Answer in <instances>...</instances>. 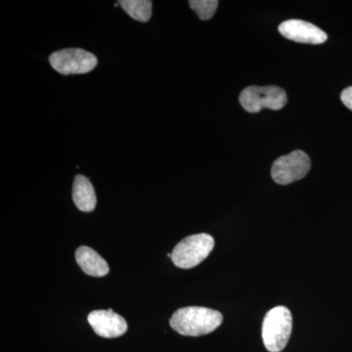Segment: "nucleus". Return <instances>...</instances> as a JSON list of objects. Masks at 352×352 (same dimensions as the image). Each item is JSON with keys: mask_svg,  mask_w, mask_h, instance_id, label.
Instances as JSON below:
<instances>
[{"mask_svg": "<svg viewBox=\"0 0 352 352\" xmlns=\"http://www.w3.org/2000/svg\"><path fill=\"white\" fill-rule=\"evenodd\" d=\"M73 201L82 212H90L96 207L97 198L94 185L85 176H76L73 185Z\"/></svg>", "mask_w": 352, "mask_h": 352, "instance_id": "obj_10", "label": "nucleus"}, {"mask_svg": "<svg viewBox=\"0 0 352 352\" xmlns=\"http://www.w3.org/2000/svg\"><path fill=\"white\" fill-rule=\"evenodd\" d=\"M278 31L289 41L307 44H322L328 39L327 34L317 25L302 20H287L278 28Z\"/></svg>", "mask_w": 352, "mask_h": 352, "instance_id": "obj_7", "label": "nucleus"}, {"mask_svg": "<svg viewBox=\"0 0 352 352\" xmlns=\"http://www.w3.org/2000/svg\"><path fill=\"white\" fill-rule=\"evenodd\" d=\"M51 67L61 75L87 74L98 64L92 53L80 48H68L52 53L50 57Z\"/></svg>", "mask_w": 352, "mask_h": 352, "instance_id": "obj_5", "label": "nucleus"}, {"mask_svg": "<svg viewBox=\"0 0 352 352\" xmlns=\"http://www.w3.org/2000/svg\"><path fill=\"white\" fill-rule=\"evenodd\" d=\"M189 6L201 20H210L214 15L219 6L217 0H191Z\"/></svg>", "mask_w": 352, "mask_h": 352, "instance_id": "obj_12", "label": "nucleus"}, {"mask_svg": "<svg viewBox=\"0 0 352 352\" xmlns=\"http://www.w3.org/2000/svg\"><path fill=\"white\" fill-rule=\"evenodd\" d=\"M311 168V162L307 153L296 150L288 155L280 157L272 164L271 176L280 185L302 179Z\"/></svg>", "mask_w": 352, "mask_h": 352, "instance_id": "obj_6", "label": "nucleus"}, {"mask_svg": "<svg viewBox=\"0 0 352 352\" xmlns=\"http://www.w3.org/2000/svg\"><path fill=\"white\" fill-rule=\"evenodd\" d=\"M340 100L352 111V87H347L340 94Z\"/></svg>", "mask_w": 352, "mask_h": 352, "instance_id": "obj_13", "label": "nucleus"}, {"mask_svg": "<svg viewBox=\"0 0 352 352\" xmlns=\"http://www.w3.org/2000/svg\"><path fill=\"white\" fill-rule=\"evenodd\" d=\"M87 320L97 335L107 339L119 338L127 331L126 319L112 309L94 310L88 315Z\"/></svg>", "mask_w": 352, "mask_h": 352, "instance_id": "obj_8", "label": "nucleus"}, {"mask_svg": "<svg viewBox=\"0 0 352 352\" xmlns=\"http://www.w3.org/2000/svg\"><path fill=\"white\" fill-rule=\"evenodd\" d=\"M223 316L210 308L190 307L176 310L170 318V327L182 336L200 337L219 327Z\"/></svg>", "mask_w": 352, "mask_h": 352, "instance_id": "obj_1", "label": "nucleus"}, {"mask_svg": "<svg viewBox=\"0 0 352 352\" xmlns=\"http://www.w3.org/2000/svg\"><path fill=\"white\" fill-rule=\"evenodd\" d=\"M119 4L138 22H148L151 18L153 2L150 0H122Z\"/></svg>", "mask_w": 352, "mask_h": 352, "instance_id": "obj_11", "label": "nucleus"}, {"mask_svg": "<svg viewBox=\"0 0 352 352\" xmlns=\"http://www.w3.org/2000/svg\"><path fill=\"white\" fill-rule=\"evenodd\" d=\"M239 101L242 107L249 113H258L263 109L281 110L285 107L288 98L283 88L270 85V87H245L241 92Z\"/></svg>", "mask_w": 352, "mask_h": 352, "instance_id": "obj_4", "label": "nucleus"}, {"mask_svg": "<svg viewBox=\"0 0 352 352\" xmlns=\"http://www.w3.org/2000/svg\"><path fill=\"white\" fill-rule=\"evenodd\" d=\"M214 247V238L208 234L189 236L175 245L171 254V261L177 267L190 270L205 261Z\"/></svg>", "mask_w": 352, "mask_h": 352, "instance_id": "obj_3", "label": "nucleus"}, {"mask_svg": "<svg viewBox=\"0 0 352 352\" xmlns=\"http://www.w3.org/2000/svg\"><path fill=\"white\" fill-rule=\"evenodd\" d=\"M293 317L288 308L277 307L266 314L263 323V340L270 352L283 351L291 337Z\"/></svg>", "mask_w": 352, "mask_h": 352, "instance_id": "obj_2", "label": "nucleus"}, {"mask_svg": "<svg viewBox=\"0 0 352 352\" xmlns=\"http://www.w3.org/2000/svg\"><path fill=\"white\" fill-rule=\"evenodd\" d=\"M76 259L83 272L89 276L104 277L109 273L107 261L87 245H82L76 250Z\"/></svg>", "mask_w": 352, "mask_h": 352, "instance_id": "obj_9", "label": "nucleus"}]
</instances>
